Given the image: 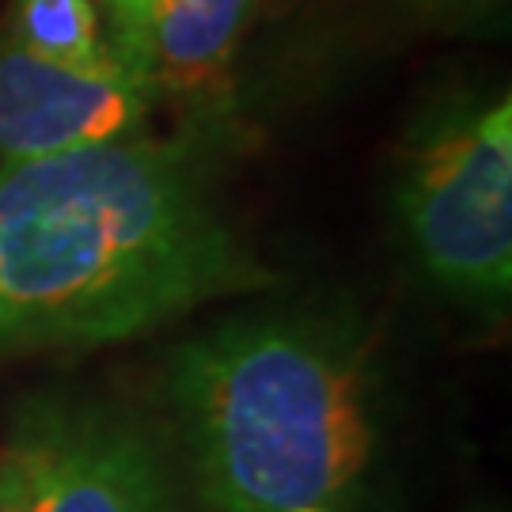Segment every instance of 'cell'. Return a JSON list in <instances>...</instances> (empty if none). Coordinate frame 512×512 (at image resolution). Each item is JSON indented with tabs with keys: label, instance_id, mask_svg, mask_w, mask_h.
<instances>
[{
	"label": "cell",
	"instance_id": "7",
	"mask_svg": "<svg viewBox=\"0 0 512 512\" xmlns=\"http://www.w3.org/2000/svg\"><path fill=\"white\" fill-rule=\"evenodd\" d=\"M12 38L23 50L61 65H88L107 54L95 0H16Z\"/></svg>",
	"mask_w": 512,
	"mask_h": 512
},
{
	"label": "cell",
	"instance_id": "10",
	"mask_svg": "<svg viewBox=\"0 0 512 512\" xmlns=\"http://www.w3.org/2000/svg\"><path fill=\"white\" fill-rule=\"evenodd\" d=\"M293 512H334V509H323V505H311V509H293Z\"/></svg>",
	"mask_w": 512,
	"mask_h": 512
},
{
	"label": "cell",
	"instance_id": "4",
	"mask_svg": "<svg viewBox=\"0 0 512 512\" xmlns=\"http://www.w3.org/2000/svg\"><path fill=\"white\" fill-rule=\"evenodd\" d=\"M0 512H183L164 440L129 406L38 391L0 440Z\"/></svg>",
	"mask_w": 512,
	"mask_h": 512
},
{
	"label": "cell",
	"instance_id": "8",
	"mask_svg": "<svg viewBox=\"0 0 512 512\" xmlns=\"http://www.w3.org/2000/svg\"><path fill=\"white\" fill-rule=\"evenodd\" d=\"M152 8H156V0H107L110 31H114L107 46L141 76H145V38Z\"/></svg>",
	"mask_w": 512,
	"mask_h": 512
},
{
	"label": "cell",
	"instance_id": "6",
	"mask_svg": "<svg viewBox=\"0 0 512 512\" xmlns=\"http://www.w3.org/2000/svg\"><path fill=\"white\" fill-rule=\"evenodd\" d=\"M258 0H156L145 38V76L156 95L220 103Z\"/></svg>",
	"mask_w": 512,
	"mask_h": 512
},
{
	"label": "cell",
	"instance_id": "2",
	"mask_svg": "<svg viewBox=\"0 0 512 512\" xmlns=\"http://www.w3.org/2000/svg\"><path fill=\"white\" fill-rule=\"evenodd\" d=\"M167 399L213 512L327 509L384 440L376 342L342 308L220 319L171 353Z\"/></svg>",
	"mask_w": 512,
	"mask_h": 512
},
{
	"label": "cell",
	"instance_id": "3",
	"mask_svg": "<svg viewBox=\"0 0 512 512\" xmlns=\"http://www.w3.org/2000/svg\"><path fill=\"white\" fill-rule=\"evenodd\" d=\"M395 213L425 281L463 308L512 293V103L459 92L406 133Z\"/></svg>",
	"mask_w": 512,
	"mask_h": 512
},
{
	"label": "cell",
	"instance_id": "5",
	"mask_svg": "<svg viewBox=\"0 0 512 512\" xmlns=\"http://www.w3.org/2000/svg\"><path fill=\"white\" fill-rule=\"evenodd\" d=\"M148 76L107 46L88 65H61L0 35V160L27 164L145 133Z\"/></svg>",
	"mask_w": 512,
	"mask_h": 512
},
{
	"label": "cell",
	"instance_id": "1",
	"mask_svg": "<svg viewBox=\"0 0 512 512\" xmlns=\"http://www.w3.org/2000/svg\"><path fill=\"white\" fill-rule=\"evenodd\" d=\"M258 285L186 141L0 167V353L110 346Z\"/></svg>",
	"mask_w": 512,
	"mask_h": 512
},
{
	"label": "cell",
	"instance_id": "9",
	"mask_svg": "<svg viewBox=\"0 0 512 512\" xmlns=\"http://www.w3.org/2000/svg\"><path fill=\"white\" fill-rule=\"evenodd\" d=\"M433 4H456V8H478V4H494V0H433Z\"/></svg>",
	"mask_w": 512,
	"mask_h": 512
}]
</instances>
